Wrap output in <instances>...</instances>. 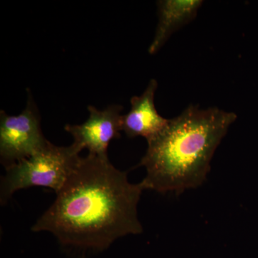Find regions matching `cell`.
Segmentation results:
<instances>
[{
    "mask_svg": "<svg viewBox=\"0 0 258 258\" xmlns=\"http://www.w3.org/2000/svg\"><path fill=\"white\" fill-rule=\"evenodd\" d=\"M144 190L108 157L88 153L32 230L50 232L69 248L105 250L120 237L143 232L137 206Z\"/></svg>",
    "mask_w": 258,
    "mask_h": 258,
    "instance_id": "1",
    "label": "cell"
},
{
    "mask_svg": "<svg viewBox=\"0 0 258 258\" xmlns=\"http://www.w3.org/2000/svg\"><path fill=\"white\" fill-rule=\"evenodd\" d=\"M236 119L234 112L195 105L169 119L165 128L148 141L139 164L147 170L141 181L144 189L179 195L201 186L217 148Z\"/></svg>",
    "mask_w": 258,
    "mask_h": 258,
    "instance_id": "2",
    "label": "cell"
},
{
    "mask_svg": "<svg viewBox=\"0 0 258 258\" xmlns=\"http://www.w3.org/2000/svg\"><path fill=\"white\" fill-rule=\"evenodd\" d=\"M80 153L73 144L57 147L49 142L31 157L6 168L0 186L2 205L15 191L32 186L51 188L57 194L79 164Z\"/></svg>",
    "mask_w": 258,
    "mask_h": 258,
    "instance_id": "3",
    "label": "cell"
},
{
    "mask_svg": "<svg viewBox=\"0 0 258 258\" xmlns=\"http://www.w3.org/2000/svg\"><path fill=\"white\" fill-rule=\"evenodd\" d=\"M28 92L26 107L20 114L0 112V157L5 168L31 157L49 143L42 132L36 105Z\"/></svg>",
    "mask_w": 258,
    "mask_h": 258,
    "instance_id": "4",
    "label": "cell"
},
{
    "mask_svg": "<svg viewBox=\"0 0 258 258\" xmlns=\"http://www.w3.org/2000/svg\"><path fill=\"white\" fill-rule=\"evenodd\" d=\"M123 109L120 105H111L101 111L88 106V119L81 124L66 125L64 130L74 137L73 145L80 152L87 149L89 154L108 157L110 142L120 137Z\"/></svg>",
    "mask_w": 258,
    "mask_h": 258,
    "instance_id": "5",
    "label": "cell"
},
{
    "mask_svg": "<svg viewBox=\"0 0 258 258\" xmlns=\"http://www.w3.org/2000/svg\"><path fill=\"white\" fill-rule=\"evenodd\" d=\"M158 88L155 79H151L141 96L131 99V109L121 116V130L129 138L142 137L150 140L160 133L169 119L159 114L156 108L154 97Z\"/></svg>",
    "mask_w": 258,
    "mask_h": 258,
    "instance_id": "6",
    "label": "cell"
},
{
    "mask_svg": "<svg viewBox=\"0 0 258 258\" xmlns=\"http://www.w3.org/2000/svg\"><path fill=\"white\" fill-rule=\"evenodd\" d=\"M203 0H160L157 2L158 25L148 52L157 53L171 35L196 18Z\"/></svg>",
    "mask_w": 258,
    "mask_h": 258,
    "instance_id": "7",
    "label": "cell"
}]
</instances>
